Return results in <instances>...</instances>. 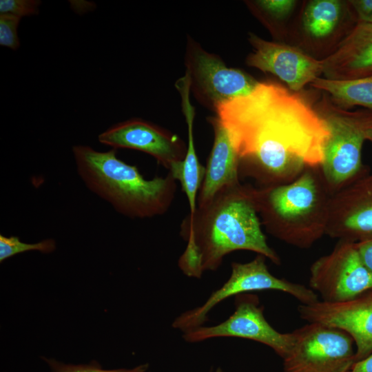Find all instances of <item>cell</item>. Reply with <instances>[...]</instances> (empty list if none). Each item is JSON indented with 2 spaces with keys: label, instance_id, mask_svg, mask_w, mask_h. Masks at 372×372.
<instances>
[{
  "label": "cell",
  "instance_id": "8",
  "mask_svg": "<svg viewBox=\"0 0 372 372\" xmlns=\"http://www.w3.org/2000/svg\"><path fill=\"white\" fill-rule=\"evenodd\" d=\"M185 65L190 92L215 112L222 104L251 92L259 82L240 70L227 67L190 36L187 37Z\"/></svg>",
  "mask_w": 372,
  "mask_h": 372
},
{
  "label": "cell",
  "instance_id": "28",
  "mask_svg": "<svg viewBox=\"0 0 372 372\" xmlns=\"http://www.w3.org/2000/svg\"><path fill=\"white\" fill-rule=\"evenodd\" d=\"M366 141L372 143V127H370L366 132Z\"/></svg>",
  "mask_w": 372,
  "mask_h": 372
},
{
  "label": "cell",
  "instance_id": "7",
  "mask_svg": "<svg viewBox=\"0 0 372 372\" xmlns=\"http://www.w3.org/2000/svg\"><path fill=\"white\" fill-rule=\"evenodd\" d=\"M292 333L283 372H350L355 362V343L341 329L308 322Z\"/></svg>",
  "mask_w": 372,
  "mask_h": 372
},
{
  "label": "cell",
  "instance_id": "14",
  "mask_svg": "<svg viewBox=\"0 0 372 372\" xmlns=\"http://www.w3.org/2000/svg\"><path fill=\"white\" fill-rule=\"evenodd\" d=\"M99 141L113 149H131L146 153L168 170L185 156L187 145L177 135L141 118L115 124L98 136Z\"/></svg>",
  "mask_w": 372,
  "mask_h": 372
},
{
  "label": "cell",
  "instance_id": "19",
  "mask_svg": "<svg viewBox=\"0 0 372 372\" xmlns=\"http://www.w3.org/2000/svg\"><path fill=\"white\" fill-rule=\"evenodd\" d=\"M323 91L336 106L349 110L355 106L372 110V75L353 80H331L318 77L311 84Z\"/></svg>",
  "mask_w": 372,
  "mask_h": 372
},
{
  "label": "cell",
  "instance_id": "6",
  "mask_svg": "<svg viewBox=\"0 0 372 372\" xmlns=\"http://www.w3.org/2000/svg\"><path fill=\"white\" fill-rule=\"evenodd\" d=\"M266 257L258 254L250 262L231 263V273L228 280L211 293L199 307L179 315L172 327L183 333L203 326L210 311L218 304L232 296L252 291L275 290L287 293L300 304H309L318 301V296L311 288L274 276L268 269Z\"/></svg>",
  "mask_w": 372,
  "mask_h": 372
},
{
  "label": "cell",
  "instance_id": "24",
  "mask_svg": "<svg viewBox=\"0 0 372 372\" xmlns=\"http://www.w3.org/2000/svg\"><path fill=\"white\" fill-rule=\"evenodd\" d=\"M41 4L37 0H1L0 14L8 13L18 17L35 15Z\"/></svg>",
  "mask_w": 372,
  "mask_h": 372
},
{
  "label": "cell",
  "instance_id": "16",
  "mask_svg": "<svg viewBox=\"0 0 372 372\" xmlns=\"http://www.w3.org/2000/svg\"><path fill=\"white\" fill-rule=\"evenodd\" d=\"M324 78L353 80L372 75V23L358 21L327 56L322 59Z\"/></svg>",
  "mask_w": 372,
  "mask_h": 372
},
{
  "label": "cell",
  "instance_id": "18",
  "mask_svg": "<svg viewBox=\"0 0 372 372\" xmlns=\"http://www.w3.org/2000/svg\"><path fill=\"white\" fill-rule=\"evenodd\" d=\"M176 89L180 94L183 112L187 126V152L183 160L171 165L169 172L176 181L180 182L188 200L189 214H193L197 207L198 193L203 181L205 167L200 163L194 147L193 125L195 110L190 102L189 86L184 83L178 85Z\"/></svg>",
  "mask_w": 372,
  "mask_h": 372
},
{
  "label": "cell",
  "instance_id": "20",
  "mask_svg": "<svg viewBox=\"0 0 372 372\" xmlns=\"http://www.w3.org/2000/svg\"><path fill=\"white\" fill-rule=\"evenodd\" d=\"M246 4L251 12L274 32L275 25L284 21L293 12L297 4L293 0L247 1Z\"/></svg>",
  "mask_w": 372,
  "mask_h": 372
},
{
  "label": "cell",
  "instance_id": "21",
  "mask_svg": "<svg viewBox=\"0 0 372 372\" xmlns=\"http://www.w3.org/2000/svg\"><path fill=\"white\" fill-rule=\"evenodd\" d=\"M56 249V242L47 238L34 243L22 242L17 236H6L0 234V262L26 251H38L43 254H50Z\"/></svg>",
  "mask_w": 372,
  "mask_h": 372
},
{
  "label": "cell",
  "instance_id": "2",
  "mask_svg": "<svg viewBox=\"0 0 372 372\" xmlns=\"http://www.w3.org/2000/svg\"><path fill=\"white\" fill-rule=\"evenodd\" d=\"M261 225L256 187L240 183L222 190L181 223L180 235L186 247L178 259L180 269L188 277L200 278L204 272L219 268L224 257L237 250L251 251L280 265Z\"/></svg>",
  "mask_w": 372,
  "mask_h": 372
},
{
  "label": "cell",
  "instance_id": "15",
  "mask_svg": "<svg viewBox=\"0 0 372 372\" xmlns=\"http://www.w3.org/2000/svg\"><path fill=\"white\" fill-rule=\"evenodd\" d=\"M358 21L349 1H309L300 18L302 40L312 50L331 45L333 51Z\"/></svg>",
  "mask_w": 372,
  "mask_h": 372
},
{
  "label": "cell",
  "instance_id": "30",
  "mask_svg": "<svg viewBox=\"0 0 372 372\" xmlns=\"http://www.w3.org/2000/svg\"><path fill=\"white\" fill-rule=\"evenodd\" d=\"M209 372H224V371L221 368L218 367L214 371L211 370Z\"/></svg>",
  "mask_w": 372,
  "mask_h": 372
},
{
  "label": "cell",
  "instance_id": "11",
  "mask_svg": "<svg viewBox=\"0 0 372 372\" xmlns=\"http://www.w3.org/2000/svg\"><path fill=\"white\" fill-rule=\"evenodd\" d=\"M248 41L252 52L246 64L270 73L298 92L322 74V61L302 49L288 44L269 41L249 32Z\"/></svg>",
  "mask_w": 372,
  "mask_h": 372
},
{
  "label": "cell",
  "instance_id": "1",
  "mask_svg": "<svg viewBox=\"0 0 372 372\" xmlns=\"http://www.w3.org/2000/svg\"><path fill=\"white\" fill-rule=\"evenodd\" d=\"M216 116L239 156V174L259 187L288 184L320 167L329 138L325 121L302 96L259 81L247 95L222 104Z\"/></svg>",
  "mask_w": 372,
  "mask_h": 372
},
{
  "label": "cell",
  "instance_id": "27",
  "mask_svg": "<svg viewBox=\"0 0 372 372\" xmlns=\"http://www.w3.org/2000/svg\"><path fill=\"white\" fill-rule=\"evenodd\" d=\"M350 372H372V353L355 362Z\"/></svg>",
  "mask_w": 372,
  "mask_h": 372
},
{
  "label": "cell",
  "instance_id": "29",
  "mask_svg": "<svg viewBox=\"0 0 372 372\" xmlns=\"http://www.w3.org/2000/svg\"><path fill=\"white\" fill-rule=\"evenodd\" d=\"M364 21V22H369V23H372V15L370 16L369 17H368L367 19H366Z\"/></svg>",
  "mask_w": 372,
  "mask_h": 372
},
{
  "label": "cell",
  "instance_id": "10",
  "mask_svg": "<svg viewBox=\"0 0 372 372\" xmlns=\"http://www.w3.org/2000/svg\"><path fill=\"white\" fill-rule=\"evenodd\" d=\"M235 297V310L228 318L214 326L203 325L185 332L183 339L188 342L222 337L248 339L270 347L283 359L293 344L292 332H279L267 322L256 295L242 293Z\"/></svg>",
  "mask_w": 372,
  "mask_h": 372
},
{
  "label": "cell",
  "instance_id": "17",
  "mask_svg": "<svg viewBox=\"0 0 372 372\" xmlns=\"http://www.w3.org/2000/svg\"><path fill=\"white\" fill-rule=\"evenodd\" d=\"M214 139L203 181L197 198V207L209 204L222 190L240 184L239 156L229 134L218 118H207Z\"/></svg>",
  "mask_w": 372,
  "mask_h": 372
},
{
  "label": "cell",
  "instance_id": "13",
  "mask_svg": "<svg viewBox=\"0 0 372 372\" xmlns=\"http://www.w3.org/2000/svg\"><path fill=\"white\" fill-rule=\"evenodd\" d=\"M326 235L356 243L372 239V174L332 195Z\"/></svg>",
  "mask_w": 372,
  "mask_h": 372
},
{
  "label": "cell",
  "instance_id": "22",
  "mask_svg": "<svg viewBox=\"0 0 372 372\" xmlns=\"http://www.w3.org/2000/svg\"><path fill=\"white\" fill-rule=\"evenodd\" d=\"M41 358L48 366L50 372H146L149 369L148 363L141 364L130 369H105L96 361L88 364H76L65 363L50 358Z\"/></svg>",
  "mask_w": 372,
  "mask_h": 372
},
{
  "label": "cell",
  "instance_id": "23",
  "mask_svg": "<svg viewBox=\"0 0 372 372\" xmlns=\"http://www.w3.org/2000/svg\"><path fill=\"white\" fill-rule=\"evenodd\" d=\"M21 18L11 14H0V45L12 50L20 46L17 28Z\"/></svg>",
  "mask_w": 372,
  "mask_h": 372
},
{
  "label": "cell",
  "instance_id": "9",
  "mask_svg": "<svg viewBox=\"0 0 372 372\" xmlns=\"http://www.w3.org/2000/svg\"><path fill=\"white\" fill-rule=\"evenodd\" d=\"M309 288L327 302H341L372 290V273L364 263L357 243L338 240L331 253L310 267Z\"/></svg>",
  "mask_w": 372,
  "mask_h": 372
},
{
  "label": "cell",
  "instance_id": "5",
  "mask_svg": "<svg viewBox=\"0 0 372 372\" xmlns=\"http://www.w3.org/2000/svg\"><path fill=\"white\" fill-rule=\"evenodd\" d=\"M316 109L329 131L320 168L333 195L369 172L362 161V149L372 127V110H344L329 97H324Z\"/></svg>",
  "mask_w": 372,
  "mask_h": 372
},
{
  "label": "cell",
  "instance_id": "12",
  "mask_svg": "<svg viewBox=\"0 0 372 372\" xmlns=\"http://www.w3.org/2000/svg\"><path fill=\"white\" fill-rule=\"evenodd\" d=\"M300 318L309 323H320L341 329L353 339L355 362L372 353V290L341 302L318 300L300 304Z\"/></svg>",
  "mask_w": 372,
  "mask_h": 372
},
{
  "label": "cell",
  "instance_id": "26",
  "mask_svg": "<svg viewBox=\"0 0 372 372\" xmlns=\"http://www.w3.org/2000/svg\"><path fill=\"white\" fill-rule=\"evenodd\" d=\"M357 247L364 263L372 273V239L358 242Z\"/></svg>",
  "mask_w": 372,
  "mask_h": 372
},
{
  "label": "cell",
  "instance_id": "25",
  "mask_svg": "<svg viewBox=\"0 0 372 372\" xmlns=\"http://www.w3.org/2000/svg\"><path fill=\"white\" fill-rule=\"evenodd\" d=\"M349 2L353 9L358 21H364L372 15V0H350Z\"/></svg>",
  "mask_w": 372,
  "mask_h": 372
},
{
  "label": "cell",
  "instance_id": "4",
  "mask_svg": "<svg viewBox=\"0 0 372 372\" xmlns=\"http://www.w3.org/2000/svg\"><path fill=\"white\" fill-rule=\"evenodd\" d=\"M331 196L320 167H307L288 184L256 187L258 212L266 231L300 249L326 235Z\"/></svg>",
  "mask_w": 372,
  "mask_h": 372
},
{
  "label": "cell",
  "instance_id": "3",
  "mask_svg": "<svg viewBox=\"0 0 372 372\" xmlns=\"http://www.w3.org/2000/svg\"><path fill=\"white\" fill-rule=\"evenodd\" d=\"M77 172L86 187L119 214L146 218L166 213L175 198L176 180L172 174L145 179L135 165L116 156V150L97 151L74 145Z\"/></svg>",
  "mask_w": 372,
  "mask_h": 372
}]
</instances>
